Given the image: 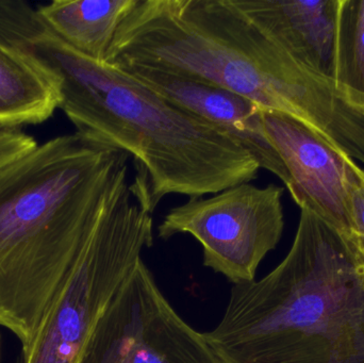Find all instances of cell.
Returning a JSON list of instances; mask_svg holds the SVG:
<instances>
[{
  "mask_svg": "<svg viewBox=\"0 0 364 363\" xmlns=\"http://www.w3.org/2000/svg\"><path fill=\"white\" fill-rule=\"evenodd\" d=\"M129 159L76 132L0 168V327L21 350L130 185Z\"/></svg>",
  "mask_w": 364,
  "mask_h": 363,
  "instance_id": "7a4b0ae2",
  "label": "cell"
},
{
  "mask_svg": "<svg viewBox=\"0 0 364 363\" xmlns=\"http://www.w3.org/2000/svg\"><path fill=\"white\" fill-rule=\"evenodd\" d=\"M335 85L346 102L364 112V0H341Z\"/></svg>",
  "mask_w": 364,
  "mask_h": 363,
  "instance_id": "7c38bea8",
  "label": "cell"
},
{
  "mask_svg": "<svg viewBox=\"0 0 364 363\" xmlns=\"http://www.w3.org/2000/svg\"><path fill=\"white\" fill-rule=\"evenodd\" d=\"M125 70L162 97L205 119L241 144L260 166L279 178L277 153L267 138L262 109L228 90L160 70L125 66Z\"/></svg>",
  "mask_w": 364,
  "mask_h": 363,
  "instance_id": "ba28073f",
  "label": "cell"
},
{
  "mask_svg": "<svg viewBox=\"0 0 364 363\" xmlns=\"http://www.w3.org/2000/svg\"><path fill=\"white\" fill-rule=\"evenodd\" d=\"M0 350H1V345H0Z\"/></svg>",
  "mask_w": 364,
  "mask_h": 363,
  "instance_id": "9a60e30c",
  "label": "cell"
},
{
  "mask_svg": "<svg viewBox=\"0 0 364 363\" xmlns=\"http://www.w3.org/2000/svg\"><path fill=\"white\" fill-rule=\"evenodd\" d=\"M231 2L295 63L335 85L336 43L341 0Z\"/></svg>",
  "mask_w": 364,
  "mask_h": 363,
  "instance_id": "9c48e42d",
  "label": "cell"
},
{
  "mask_svg": "<svg viewBox=\"0 0 364 363\" xmlns=\"http://www.w3.org/2000/svg\"><path fill=\"white\" fill-rule=\"evenodd\" d=\"M153 244V215L130 185L100 222L19 363H79L98 320Z\"/></svg>",
  "mask_w": 364,
  "mask_h": 363,
  "instance_id": "277c9868",
  "label": "cell"
},
{
  "mask_svg": "<svg viewBox=\"0 0 364 363\" xmlns=\"http://www.w3.org/2000/svg\"><path fill=\"white\" fill-rule=\"evenodd\" d=\"M0 38L55 83L77 134L132 158V190L151 215L172 194L203 197L258 177L257 160L229 134L125 70L79 53L28 2L0 1Z\"/></svg>",
  "mask_w": 364,
  "mask_h": 363,
  "instance_id": "6da1fadb",
  "label": "cell"
},
{
  "mask_svg": "<svg viewBox=\"0 0 364 363\" xmlns=\"http://www.w3.org/2000/svg\"><path fill=\"white\" fill-rule=\"evenodd\" d=\"M348 206L354 226V241L364 254V170L353 159L346 168Z\"/></svg>",
  "mask_w": 364,
  "mask_h": 363,
  "instance_id": "4fadbf2b",
  "label": "cell"
},
{
  "mask_svg": "<svg viewBox=\"0 0 364 363\" xmlns=\"http://www.w3.org/2000/svg\"><path fill=\"white\" fill-rule=\"evenodd\" d=\"M284 192L273 183L259 188L245 183L208 198H190L166 213L158 238L190 234L203 246V266L233 286L252 283L282 239Z\"/></svg>",
  "mask_w": 364,
  "mask_h": 363,
  "instance_id": "5b68a950",
  "label": "cell"
},
{
  "mask_svg": "<svg viewBox=\"0 0 364 363\" xmlns=\"http://www.w3.org/2000/svg\"><path fill=\"white\" fill-rule=\"evenodd\" d=\"M38 146L36 139L18 129L0 128V168Z\"/></svg>",
  "mask_w": 364,
  "mask_h": 363,
  "instance_id": "5bb4252c",
  "label": "cell"
},
{
  "mask_svg": "<svg viewBox=\"0 0 364 363\" xmlns=\"http://www.w3.org/2000/svg\"><path fill=\"white\" fill-rule=\"evenodd\" d=\"M205 338L223 363H364V254L301 209L294 242L260 281L233 286Z\"/></svg>",
  "mask_w": 364,
  "mask_h": 363,
  "instance_id": "3957f363",
  "label": "cell"
},
{
  "mask_svg": "<svg viewBox=\"0 0 364 363\" xmlns=\"http://www.w3.org/2000/svg\"><path fill=\"white\" fill-rule=\"evenodd\" d=\"M59 104V93L49 77L0 38V128L43 123Z\"/></svg>",
  "mask_w": 364,
  "mask_h": 363,
  "instance_id": "8fae6325",
  "label": "cell"
},
{
  "mask_svg": "<svg viewBox=\"0 0 364 363\" xmlns=\"http://www.w3.org/2000/svg\"><path fill=\"white\" fill-rule=\"evenodd\" d=\"M263 124L280 163L279 179L299 208L354 240L346 190V153L286 113L262 109Z\"/></svg>",
  "mask_w": 364,
  "mask_h": 363,
  "instance_id": "52a82bcc",
  "label": "cell"
},
{
  "mask_svg": "<svg viewBox=\"0 0 364 363\" xmlns=\"http://www.w3.org/2000/svg\"><path fill=\"white\" fill-rule=\"evenodd\" d=\"M79 363H223L188 325L143 259L98 320Z\"/></svg>",
  "mask_w": 364,
  "mask_h": 363,
  "instance_id": "8992f818",
  "label": "cell"
},
{
  "mask_svg": "<svg viewBox=\"0 0 364 363\" xmlns=\"http://www.w3.org/2000/svg\"><path fill=\"white\" fill-rule=\"evenodd\" d=\"M139 0H55L38 6L45 23L79 53L106 62L117 30Z\"/></svg>",
  "mask_w": 364,
  "mask_h": 363,
  "instance_id": "30bf717a",
  "label": "cell"
}]
</instances>
